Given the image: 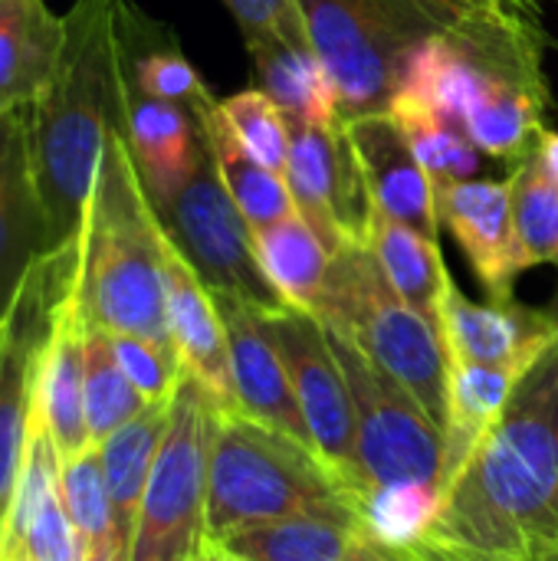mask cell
Segmentation results:
<instances>
[{"mask_svg": "<svg viewBox=\"0 0 558 561\" xmlns=\"http://www.w3.org/2000/svg\"><path fill=\"white\" fill-rule=\"evenodd\" d=\"M151 207L168 240L184 253L210 293L243 299L260 312L286 306L260 270L253 227L224 187L210 151L178 191L151 201Z\"/></svg>", "mask_w": 558, "mask_h": 561, "instance_id": "9", "label": "cell"}, {"mask_svg": "<svg viewBox=\"0 0 558 561\" xmlns=\"http://www.w3.org/2000/svg\"><path fill=\"white\" fill-rule=\"evenodd\" d=\"M59 490H62V506L79 542V561H122L118 546H115L112 503H109L95 444L86 447L82 454L59 460Z\"/></svg>", "mask_w": 558, "mask_h": 561, "instance_id": "31", "label": "cell"}, {"mask_svg": "<svg viewBox=\"0 0 558 561\" xmlns=\"http://www.w3.org/2000/svg\"><path fill=\"white\" fill-rule=\"evenodd\" d=\"M523 375L490 365L447 362V424H444V486L441 496L454 486V480L467 470L483 437L493 431L500 414L506 411Z\"/></svg>", "mask_w": 558, "mask_h": 561, "instance_id": "25", "label": "cell"}, {"mask_svg": "<svg viewBox=\"0 0 558 561\" xmlns=\"http://www.w3.org/2000/svg\"><path fill=\"white\" fill-rule=\"evenodd\" d=\"M329 332V329H326ZM342 375L355 401L358 427V467L368 486L388 483H428L444 486V427L385 375L349 339L329 332Z\"/></svg>", "mask_w": 558, "mask_h": 561, "instance_id": "10", "label": "cell"}, {"mask_svg": "<svg viewBox=\"0 0 558 561\" xmlns=\"http://www.w3.org/2000/svg\"><path fill=\"white\" fill-rule=\"evenodd\" d=\"M510 194H513L516 240L526 270L533 266L558 270V181L539 151L513 164Z\"/></svg>", "mask_w": 558, "mask_h": 561, "instance_id": "33", "label": "cell"}, {"mask_svg": "<svg viewBox=\"0 0 558 561\" xmlns=\"http://www.w3.org/2000/svg\"><path fill=\"white\" fill-rule=\"evenodd\" d=\"M345 131L365 174L375 210L388 220L421 230L431 240H441L437 187L418 161L401 122L385 108L345 118Z\"/></svg>", "mask_w": 558, "mask_h": 561, "instance_id": "17", "label": "cell"}, {"mask_svg": "<svg viewBox=\"0 0 558 561\" xmlns=\"http://www.w3.org/2000/svg\"><path fill=\"white\" fill-rule=\"evenodd\" d=\"M145 408V398L115 358L112 335L86 319V424L92 444H102Z\"/></svg>", "mask_w": 558, "mask_h": 561, "instance_id": "34", "label": "cell"}, {"mask_svg": "<svg viewBox=\"0 0 558 561\" xmlns=\"http://www.w3.org/2000/svg\"><path fill=\"white\" fill-rule=\"evenodd\" d=\"M3 549H7L10 561H30L23 552H20V549H16V546H13V542H10V539H3Z\"/></svg>", "mask_w": 558, "mask_h": 561, "instance_id": "41", "label": "cell"}, {"mask_svg": "<svg viewBox=\"0 0 558 561\" xmlns=\"http://www.w3.org/2000/svg\"><path fill=\"white\" fill-rule=\"evenodd\" d=\"M191 561H224V559H217L214 552H207V549H204L201 556H194V559H191Z\"/></svg>", "mask_w": 558, "mask_h": 561, "instance_id": "42", "label": "cell"}, {"mask_svg": "<svg viewBox=\"0 0 558 561\" xmlns=\"http://www.w3.org/2000/svg\"><path fill=\"white\" fill-rule=\"evenodd\" d=\"M224 561H365L372 539L358 523L329 516H283L237 526L204 546Z\"/></svg>", "mask_w": 558, "mask_h": 561, "instance_id": "23", "label": "cell"}, {"mask_svg": "<svg viewBox=\"0 0 558 561\" xmlns=\"http://www.w3.org/2000/svg\"><path fill=\"white\" fill-rule=\"evenodd\" d=\"M368 250L375 253L385 279L391 289L428 322L437 325L441 316V299L451 279V270L441 253V240L424 237L421 230L388 220L385 214L375 210L368 224Z\"/></svg>", "mask_w": 558, "mask_h": 561, "instance_id": "28", "label": "cell"}, {"mask_svg": "<svg viewBox=\"0 0 558 561\" xmlns=\"http://www.w3.org/2000/svg\"><path fill=\"white\" fill-rule=\"evenodd\" d=\"M214 431L217 404L184 375L145 486L128 561H191L204 552Z\"/></svg>", "mask_w": 558, "mask_h": 561, "instance_id": "8", "label": "cell"}, {"mask_svg": "<svg viewBox=\"0 0 558 561\" xmlns=\"http://www.w3.org/2000/svg\"><path fill=\"white\" fill-rule=\"evenodd\" d=\"M431 20L526 89L549 92L546 49L553 36L539 0H414Z\"/></svg>", "mask_w": 558, "mask_h": 561, "instance_id": "15", "label": "cell"}, {"mask_svg": "<svg viewBox=\"0 0 558 561\" xmlns=\"http://www.w3.org/2000/svg\"><path fill=\"white\" fill-rule=\"evenodd\" d=\"M368 561H523V559H503V556L477 552V549H467V546H457V542H451V539H441V536L428 533L421 542L405 546V549H385V546H375V542H372V549H368Z\"/></svg>", "mask_w": 558, "mask_h": 561, "instance_id": "39", "label": "cell"}, {"mask_svg": "<svg viewBox=\"0 0 558 561\" xmlns=\"http://www.w3.org/2000/svg\"><path fill=\"white\" fill-rule=\"evenodd\" d=\"M253 247L260 270L276 296L286 306L316 316L332 270V253L316 237V230L299 214H289L270 227L253 230Z\"/></svg>", "mask_w": 558, "mask_h": 561, "instance_id": "30", "label": "cell"}, {"mask_svg": "<svg viewBox=\"0 0 558 561\" xmlns=\"http://www.w3.org/2000/svg\"><path fill=\"white\" fill-rule=\"evenodd\" d=\"M53 250L59 247L33 171L30 112H0V316L26 270Z\"/></svg>", "mask_w": 558, "mask_h": 561, "instance_id": "18", "label": "cell"}, {"mask_svg": "<svg viewBox=\"0 0 558 561\" xmlns=\"http://www.w3.org/2000/svg\"><path fill=\"white\" fill-rule=\"evenodd\" d=\"M441 227L464 250L474 276L490 299H513L526 260L513 224L510 178H470L437 194Z\"/></svg>", "mask_w": 558, "mask_h": 561, "instance_id": "16", "label": "cell"}, {"mask_svg": "<svg viewBox=\"0 0 558 561\" xmlns=\"http://www.w3.org/2000/svg\"><path fill=\"white\" fill-rule=\"evenodd\" d=\"M79 273V237L39 256L0 316V546L26 463L36 385L53 319Z\"/></svg>", "mask_w": 558, "mask_h": 561, "instance_id": "7", "label": "cell"}, {"mask_svg": "<svg viewBox=\"0 0 558 561\" xmlns=\"http://www.w3.org/2000/svg\"><path fill=\"white\" fill-rule=\"evenodd\" d=\"M112 348H115L122 371L128 375L135 391L145 398V404H171L174 401V394L184 381V368L171 345H161V342H151L141 335H112Z\"/></svg>", "mask_w": 558, "mask_h": 561, "instance_id": "37", "label": "cell"}, {"mask_svg": "<svg viewBox=\"0 0 558 561\" xmlns=\"http://www.w3.org/2000/svg\"><path fill=\"white\" fill-rule=\"evenodd\" d=\"M283 516H329L358 523V513L316 454L257 424L237 408L217 411L207 470L204 546L237 526Z\"/></svg>", "mask_w": 558, "mask_h": 561, "instance_id": "4", "label": "cell"}, {"mask_svg": "<svg viewBox=\"0 0 558 561\" xmlns=\"http://www.w3.org/2000/svg\"><path fill=\"white\" fill-rule=\"evenodd\" d=\"M388 112L401 122V128L408 131V141L418 154V161L424 164V171L431 174L437 194L447 191L451 184L470 181L480 171V148L467 138L464 125L444 118L441 112L408 99V95H395Z\"/></svg>", "mask_w": 558, "mask_h": 561, "instance_id": "32", "label": "cell"}, {"mask_svg": "<svg viewBox=\"0 0 558 561\" xmlns=\"http://www.w3.org/2000/svg\"><path fill=\"white\" fill-rule=\"evenodd\" d=\"M59 69L30 112V151L56 247L82 233L112 131L128 118L122 0H76Z\"/></svg>", "mask_w": 558, "mask_h": 561, "instance_id": "2", "label": "cell"}, {"mask_svg": "<svg viewBox=\"0 0 558 561\" xmlns=\"http://www.w3.org/2000/svg\"><path fill=\"white\" fill-rule=\"evenodd\" d=\"M171 404H148L141 414H135L128 424H122L115 434H109L99 447L102 477L112 503V523H115V546L122 561H128L138 510L145 500V486L161 447V437L168 431Z\"/></svg>", "mask_w": 558, "mask_h": 561, "instance_id": "26", "label": "cell"}, {"mask_svg": "<svg viewBox=\"0 0 558 561\" xmlns=\"http://www.w3.org/2000/svg\"><path fill=\"white\" fill-rule=\"evenodd\" d=\"M224 118L234 128L237 141L270 171L286 174L289 158V122L280 105L263 89H247L220 99Z\"/></svg>", "mask_w": 558, "mask_h": 561, "instance_id": "36", "label": "cell"}, {"mask_svg": "<svg viewBox=\"0 0 558 561\" xmlns=\"http://www.w3.org/2000/svg\"><path fill=\"white\" fill-rule=\"evenodd\" d=\"M76 289L86 319L109 335H141L171 345L164 237L135 168L125 128L112 131L105 141L79 233Z\"/></svg>", "mask_w": 558, "mask_h": 561, "instance_id": "3", "label": "cell"}, {"mask_svg": "<svg viewBox=\"0 0 558 561\" xmlns=\"http://www.w3.org/2000/svg\"><path fill=\"white\" fill-rule=\"evenodd\" d=\"M234 13L247 49L263 43H306V26L296 0H224Z\"/></svg>", "mask_w": 558, "mask_h": 561, "instance_id": "38", "label": "cell"}, {"mask_svg": "<svg viewBox=\"0 0 558 561\" xmlns=\"http://www.w3.org/2000/svg\"><path fill=\"white\" fill-rule=\"evenodd\" d=\"M59 460L62 457L56 450L49 424L36 404L30 424L26 463L3 536L30 561H79V542L59 490Z\"/></svg>", "mask_w": 558, "mask_h": 561, "instance_id": "20", "label": "cell"}, {"mask_svg": "<svg viewBox=\"0 0 558 561\" xmlns=\"http://www.w3.org/2000/svg\"><path fill=\"white\" fill-rule=\"evenodd\" d=\"M431 533L503 559H558V335L444 493Z\"/></svg>", "mask_w": 558, "mask_h": 561, "instance_id": "1", "label": "cell"}, {"mask_svg": "<svg viewBox=\"0 0 558 561\" xmlns=\"http://www.w3.org/2000/svg\"><path fill=\"white\" fill-rule=\"evenodd\" d=\"M441 490L428 483H388L372 486L358 523L365 539L385 549H405L421 542L441 516Z\"/></svg>", "mask_w": 558, "mask_h": 561, "instance_id": "35", "label": "cell"}, {"mask_svg": "<svg viewBox=\"0 0 558 561\" xmlns=\"http://www.w3.org/2000/svg\"><path fill=\"white\" fill-rule=\"evenodd\" d=\"M270 332L280 345V355L289 371L293 394L299 401L303 421L309 427L316 457L339 483L355 513L368 496V483L358 467V427H355V401L352 388L342 375L339 355L326 325L303 309L283 306L266 312Z\"/></svg>", "mask_w": 558, "mask_h": 561, "instance_id": "11", "label": "cell"}, {"mask_svg": "<svg viewBox=\"0 0 558 561\" xmlns=\"http://www.w3.org/2000/svg\"><path fill=\"white\" fill-rule=\"evenodd\" d=\"M36 404L49 424L59 457H72L92 447L86 424V316L76 283L53 319V332L39 365Z\"/></svg>", "mask_w": 558, "mask_h": 561, "instance_id": "21", "label": "cell"}, {"mask_svg": "<svg viewBox=\"0 0 558 561\" xmlns=\"http://www.w3.org/2000/svg\"><path fill=\"white\" fill-rule=\"evenodd\" d=\"M316 319L408 388L441 427L447 424V352L441 332L391 289L368 243H349L332 256Z\"/></svg>", "mask_w": 558, "mask_h": 561, "instance_id": "5", "label": "cell"}, {"mask_svg": "<svg viewBox=\"0 0 558 561\" xmlns=\"http://www.w3.org/2000/svg\"><path fill=\"white\" fill-rule=\"evenodd\" d=\"M224 329H227V348H230V381H234V401L237 411L253 417L257 424L289 437L293 444L316 454L309 427L303 421L299 401L289 385L286 362L280 355V345L270 332L266 312L253 309L243 299L214 293Z\"/></svg>", "mask_w": 558, "mask_h": 561, "instance_id": "14", "label": "cell"}, {"mask_svg": "<svg viewBox=\"0 0 558 561\" xmlns=\"http://www.w3.org/2000/svg\"><path fill=\"white\" fill-rule=\"evenodd\" d=\"M342 118L385 112L414 46L444 33L414 0H296Z\"/></svg>", "mask_w": 558, "mask_h": 561, "instance_id": "6", "label": "cell"}, {"mask_svg": "<svg viewBox=\"0 0 558 561\" xmlns=\"http://www.w3.org/2000/svg\"><path fill=\"white\" fill-rule=\"evenodd\" d=\"M125 138L151 201L178 191L207 158L204 131L187 105L148 99L128 89Z\"/></svg>", "mask_w": 558, "mask_h": 561, "instance_id": "22", "label": "cell"}, {"mask_svg": "<svg viewBox=\"0 0 558 561\" xmlns=\"http://www.w3.org/2000/svg\"><path fill=\"white\" fill-rule=\"evenodd\" d=\"M191 112H194V118H197V125L204 131L207 151H210V158L217 164V174H220L224 187L230 191L234 204L240 207V214L247 217V224L253 230L270 227V224L296 214V204H293L286 178L270 171L266 164H260L237 141L234 128L224 118L220 99L214 92L207 99H201Z\"/></svg>", "mask_w": 558, "mask_h": 561, "instance_id": "27", "label": "cell"}, {"mask_svg": "<svg viewBox=\"0 0 558 561\" xmlns=\"http://www.w3.org/2000/svg\"><path fill=\"white\" fill-rule=\"evenodd\" d=\"M164 237V302H168V332L187 378H194L217 411H234V381H230V348L227 329L217 309L214 293L184 260V253Z\"/></svg>", "mask_w": 558, "mask_h": 561, "instance_id": "19", "label": "cell"}, {"mask_svg": "<svg viewBox=\"0 0 558 561\" xmlns=\"http://www.w3.org/2000/svg\"><path fill=\"white\" fill-rule=\"evenodd\" d=\"M539 154L546 158L549 171L556 174V181H558V131H546V135H543V141H539Z\"/></svg>", "mask_w": 558, "mask_h": 561, "instance_id": "40", "label": "cell"}, {"mask_svg": "<svg viewBox=\"0 0 558 561\" xmlns=\"http://www.w3.org/2000/svg\"><path fill=\"white\" fill-rule=\"evenodd\" d=\"M66 16L46 0H0V112L30 108L59 69Z\"/></svg>", "mask_w": 558, "mask_h": 561, "instance_id": "24", "label": "cell"}, {"mask_svg": "<svg viewBox=\"0 0 558 561\" xmlns=\"http://www.w3.org/2000/svg\"><path fill=\"white\" fill-rule=\"evenodd\" d=\"M257 69V79L276 105L286 115L289 128L296 125H329L342 118L339 112V92L306 43H263L247 49Z\"/></svg>", "mask_w": 558, "mask_h": 561, "instance_id": "29", "label": "cell"}, {"mask_svg": "<svg viewBox=\"0 0 558 561\" xmlns=\"http://www.w3.org/2000/svg\"><path fill=\"white\" fill-rule=\"evenodd\" d=\"M283 178L289 184L296 214L316 230L332 256L349 243L368 240L375 201L352 151L345 118L289 128V158Z\"/></svg>", "mask_w": 558, "mask_h": 561, "instance_id": "12", "label": "cell"}, {"mask_svg": "<svg viewBox=\"0 0 558 561\" xmlns=\"http://www.w3.org/2000/svg\"><path fill=\"white\" fill-rule=\"evenodd\" d=\"M437 332L447 362H470L526 375L556 342L558 306L536 309L516 302V296L474 302L451 276L441 299Z\"/></svg>", "mask_w": 558, "mask_h": 561, "instance_id": "13", "label": "cell"}, {"mask_svg": "<svg viewBox=\"0 0 558 561\" xmlns=\"http://www.w3.org/2000/svg\"><path fill=\"white\" fill-rule=\"evenodd\" d=\"M0 561H10V556H7V549L0 546Z\"/></svg>", "mask_w": 558, "mask_h": 561, "instance_id": "43", "label": "cell"}]
</instances>
